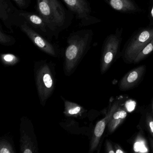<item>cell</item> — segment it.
Masks as SVG:
<instances>
[{
    "label": "cell",
    "mask_w": 153,
    "mask_h": 153,
    "mask_svg": "<svg viewBox=\"0 0 153 153\" xmlns=\"http://www.w3.org/2000/svg\"><path fill=\"white\" fill-rule=\"evenodd\" d=\"M93 33L88 31L85 34L76 35L69 40L65 53L64 70L68 76L71 75L89 47Z\"/></svg>",
    "instance_id": "6da1fadb"
},
{
    "label": "cell",
    "mask_w": 153,
    "mask_h": 153,
    "mask_svg": "<svg viewBox=\"0 0 153 153\" xmlns=\"http://www.w3.org/2000/svg\"><path fill=\"white\" fill-rule=\"evenodd\" d=\"M153 38V27H141L137 30L123 46L120 57L125 63L132 64L141 50Z\"/></svg>",
    "instance_id": "7a4b0ae2"
},
{
    "label": "cell",
    "mask_w": 153,
    "mask_h": 153,
    "mask_svg": "<svg viewBox=\"0 0 153 153\" xmlns=\"http://www.w3.org/2000/svg\"><path fill=\"white\" fill-rule=\"evenodd\" d=\"M35 78L41 104L44 106L55 88V81L52 69L49 63H37L35 67Z\"/></svg>",
    "instance_id": "3957f363"
},
{
    "label": "cell",
    "mask_w": 153,
    "mask_h": 153,
    "mask_svg": "<svg viewBox=\"0 0 153 153\" xmlns=\"http://www.w3.org/2000/svg\"><path fill=\"white\" fill-rule=\"evenodd\" d=\"M123 28H118L115 33L106 37L103 43L101 55L100 70L102 74L108 71L114 62L120 56Z\"/></svg>",
    "instance_id": "277c9868"
},
{
    "label": "cell",
    "mask_w": 153,
    "mask_h": 153,
    "mask_svg": "<svg viewBox=\"0 0 153 153\" xmlns=\"http://www.w3.org/2000/svg\"><path fill=\"white\" fill-rule=\"evenodd\" d=\"M37 6L40 16L49 27L63 25L65 13L58 0H37Z\"/></svg>",
    "instance_id": "5b68a950"
},
{
    "label": "cell",
    "mask_w": 153,
    "mask_h": 153,
    "mask_svg": "<svg viewBox=\"0 0 153 153\" xmlns=\"http://www.w3.org/2000/svg\"><path fill=\"white\" fill-rule=\"evenodd\" d=\"M20 149L21 153L38 152L36 136L33 124L26 117L22 118L20 125Z\"/></svg>",
    "instance_id": "8992f818"
},
{
    "label": "cell",
    "mask_w": 153,
    "mask_h": 153,
    "mask_svg": "<svg viewBox=\"0 0 153 153\" xmlns=\"http://www.w3.org/2000/svg\"><path fill=\"white\" fill-rule=\"evenodd\" d=\"M122 100H116L110 105L105 117L97 123L89 147V153H92L97 149L101 142L102 137L104 133L105 128L110 121L114 113L121 106Z\"/></svg>",
    "instance_id": "52a82bcc"
},
{
    "label": "cell",
    "mask_w": 153,
    "mask_h": 153,
    "mask_svg": "<svg viewBox=\"0 0 153 153\" xmlns=\"http://www.w3.org/2000/svg\"><path fill=\"white\" fill-rule=\"evenodd\" d=\"M146 71L145 65H140L130 71L119 81V89L123 91H128L137 86L143 80Z\"/></svg>",
    "instance_id": "ba28073f"
},
{
    "label": "cell",
    "mask_w": 153,
    "mask_h": 153,
    "mask_svg": "<svg viewBox=\"0 0 153 153\" xmlns=\"http://www.w3.org/2000/svg\"><path fill=\"white\" fill-rule=\"evenodd\" d=\"M68 7L76 13L78 17L88 23L93 24L100 20L90 16L91 8L86 0H63Z\"/></svg>",
    "instance_id": "9c48e42d"
},
{
    "label": "cell",
    "mask_w": 153,
    "mask_h": 153,
    "mask_svg": "<svg viewBox=\"0 0 153 153\" xmlns=\"http://www.w3.org/2000/svg\"><path fill=\"white\" fill-rule=\"evenodd\" d=\"M22 29L34 44L41 50L51 56H56V51L53 46L29 27L26 24H25L22 26Z\"/></svg>",
    "instance_id": "30bf717a"
},
{
    "label": "cell",
    "mask_w": 153,
    "mask_h": 153,
    "mask_svg": "<svg viewBox=\"0 0 153 153\" xmlns=\"http://www.w3.org/2000/svg\"><path fill=\"white\" fill-rule=\"evenodd\" d=\"M112 8L123 14H135L142 10L134 0H104Z\"/></svg>",
    "instance_id": "8fae6325"
},
{
    "label": "cell",
    "mask_w": 153,
    "mask_h": 153,
    "mask_svg": "<svg viewBox=\"0 0 153 153\" xmlns=\"http://www.w3.org/2000/svg\"><path fill=\"white\" fill-rule=\"evenodd\" d=\"M128 115L127 109L121 106L115 111L107 126V133L112 134L124 121Z\"/></svg>",
    "instance_id": "7c38bea8"
},
{
    "label": "cell",
    "mask_w": 153,
    "mask_h": 153,
    "mask_svg": "<svg viewBox=\"0 0 153 153\" xmlns=\"http://www.w3.org/2000/svg\"><path fill=\"white\" fill-rule=\"evenodd\" d=\"M85 111V109L81 105L67 100L64 101V113L66 116L76 117L81 116Z\"/></svg>",
    "instance_id": "4fadbf2b"
},
{
    "label": "cell",
    "mask_w": 153,
    "mask_h": 153,
    "mask_svg": "<svg viewBox=\"0 0 153 153\" xmlns=\"http://www.w3.org/2000/svg\"><path fill=\"white\" fill-rule=\"evenodd\" d=\"M21 16L25 17L31 24L36 26L39 27L44 32H46V30H45L46 23L41 16L40 17L33 14H25V13L21 14Z\"/></svg>",
    "instance_id": "5bb4252c"
},
{
    "label": "cell",
    "mask_w": 153,
    "mask_h": 153,
    "mask_svg": "<svg viewBox=\"0 0 153 153\" xmlns=\"http://www.w3.org/2000/svg\"><path fill=\"white\" fill-rule=\"evenodd\" d=\"M152 52H153V38L139 53L134 60L133 63L136 64L139 63L148 57Z\"/></svg>",
    "instance_id": "9a60e30c"
},
{
    "label": "cell",
    "mask_w": 153,
    "mask_h": 153,
    "mask_svg": "<svg viewBox=\"0 0 153 153\" xmlns=\"http://www.w3.org/2000/svg\"><path fill=\"white\" fill-rule=\"evenodd\" d=\"M0 153H15V149L7 139H1L0 140Z\"/></svg>",
    "instance_id": "2e32d148"
},
{
    "label": "cell",
    "mask_w": 153,
    "mask_h": 153,
    "mask_svg": "<svg viewBox=\"0 0 153 153\" xmlns=\"http://www.w3.org/2000/svg\"><path fill=\"white\" fill-rule=\"evenodd\" d=\"M1 59L5 65H15L19 62L18 58L12 54H3L1 55Z\"/></svg>",
    "instance_id": "e0dca14e"
},
{
    "label": "cell",
    "mask_w": 153,
    "mask_h": 153,
    "mask_svg": "<svg viewBox=\"0 0 153 153\" xmlns=\"http://www.w3.org/2000/svg\"><path fill=\"white\" fill-rule=\"evenodd\" d=\"M146 126L150 136L153 138V114L150 112L146 113L145 117Z\"/></svg>",
    "instance_id": "ac0fdd59"
},
{
    "label": "cell",
    "mask_w": 153,
    "mask_h": 153,
    "mask_svg": "<svg viewBox=\"0 0 153 153\" xmlns=\"http://www.w3.org/2000/svg\"><path fill=\"white\" fill-rule=\"evenodd\" d=\"M148 8V18L149 24V26L153 27V0H149Z\"/></svg>",
    "instance_id": "d6986e66"
},
{
    "label": "cell",
    "mask_w": 153,
    "mask_h": 153,
    "mask_svg": "<svg viewBox=\"0 0 153 153\" xmlns=\"http://www.w3.org/2000/svg\"><path fill=\"white\" fill-rule=\"evenodd\" d=\"M105 152L106 153H115L113 143L110 140L106 139L105 140Z\"/></svg>",
    "instance_id": "ffe728a7"
},
{
    "label": "cell",
    "mask_w": 153,
    "mask_h": 153,
    "mask_svg": "<svg viewBox=\"0 0 153 153\" xmlns=\"http://www.w3.org/2000/svg\"><path fill=\"white\" fill-rule=\"evenodd\" d=\"M1 43L2 44L7 45L8 43L10 42V39L9 37H8L7 35L3 34L2 31H1V39H0Z\"/></svg>",
    "instance_id": "44dd1931"
},
{
    "label": "cell",
    "mask_w": 153,
    "mask_h": 153,
    "mask_svg": "<svg viewBox=\"0 0 153 153\" xmlns=\"http://www.w3.org/2000/svg\"><path fill=\"white\" fill-rule=\"evenodd\" d=\"M115 153H126L127 152L122 148L121 146L116 143H113Z\"/></svg>",
    "instance_id": "7402d4cb"
},
{
    "label": "cell",
    "mask_w": 153,
    "mask_h": 153,
    "mask_svg": "<svg viewBox=\"0 0 153 153\" xmlns=\"http://www.w3.org/2000/svg\"><path fill=\"white\" fill-rule=\"evenodd\" d=\"M16 1L18 5H19L20 7H23L25 5V0H14Z\"/></svg>",
    "instance_id": "603a6c76"
},
{
    "label": "cell",
    "mask_w": 153,
    "mask_h": 153,
    "mask_svg": "<svg viewBox=\"0 0 153 153\" xmlns=\"http://www.w3.org/2000/svg\"><path fill=\"white\" fill-rule=\"evenodd\" d=\"M149 145H150L151 150H152V152H153V138L151 136L149 137Z\"/></svg>",
    "instance_id": "cb8c5ba5"
},
{
    "label": "cell",
    "mask_w": 153,
    "mask_h": 153,
    "mask_svg": "<svg viewBox=\"0 0 153 153\" xmlns=\"http://www.w3.org/2000/svg\"><path fill=\"white\" fill-rule=\"evenodd\" d=\"M151 108H152V112H153V98H152V99H151Z\"/></svg>",
    "instance_id": "d4e9b609"
},
{
    "label": "cell",
    "mask_w": 153,
    "mask_h": 153,
    "mask_svg": "<svg viewBox=\"0 0 153 153\" xmlns=\"http://www.w3.org/2000/svg\"></svg>",
    "instance_id": "484cf974"
}]
</instances>
